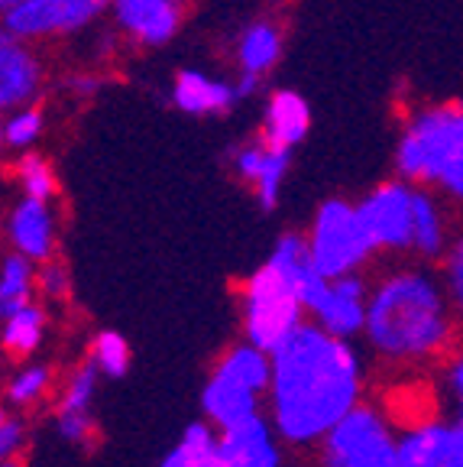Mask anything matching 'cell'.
Instances as JSON below:
<instances>
[{
    "label": "cell",
    "instance_id": "obj_1",
    "mask_svg": "<svg viewBox=\"0 0 463 467\" xmlns=\"http://www.w3.org/2000/svg\"><path fill=\"white\" fill-rule=\"evenodd\" d=\"M360 354L318 321L298 325L273 350L269 409L273 429L292 445L321 441L360 402Z\"/></svg>",
    "mask_w": 463,
    "mask_h": 467
},
{
    "label": "cell",
    "instance_id": "obj_2",
    "mask_svg": "<svg viewBox=\"0 0 463 467\" xmlns=\"http://www.w3.org/2000/svg\"><path fill=\"white\" fill-rule=\"evenodd\" d=\"M363 335L379 358L396 364L437 358L454 337L444 283L421 266L392 270L369 292Z\"/></svg>",
    "mask_w": 463,
    "mask_h": 467
},
{
    "label": "cell",
    "instance_id": "obj_3",
    "mask_svg": "<svg viewBox=\"0 0 463 467\" xmlns=\"http://www.w3.org/2000/svg\"><path fill=\"white\" fill-rule=\"evenodd\" d=\"M396 172L463 202V104H435L408 117L396 143Z\"/></svg>",
    "mask_w": 463,
    "mask_h": 467
},
{
    "label": "cell",
    "instance_id": "obj_4",
    "mask_svg": "<svg viewBox=\"0 0 463 467\" xmlns=\"http://www.w3.org/2000/svg\"><path fill=\"white\" fill-rule=\"evenodd\" d=\"M321 467H398V435L376 406L356 402L321 438Z\"/></svg>",
    "mask_w": 463,
    "mask_h": 467
},
{
    "label": "cell",
    "instance_id": "obj_5",
    "mask_svg": "<svg viewBox=\"0 0 463 467\" xmlns=\"http://www.w3.org/2000/svg\"><path fill=\"white\" fill-rule=\"evenodd\" d=\"M240 302H243L246 341L269 354L302 325V299L269 263H262L260 270L240 285Z\"/></svg>",
    "mask_w": 463,
    "mask_h": 467
},
{
    "label": "cell",
    "instance_id": "obj_6",
    "mask_svg": "<svg viewBox=\"0 0 463 467\" xmlns=\"http://www.w3.org/2000/svg\"><path fill=\"white\" fill-rule=\"evenodd\" d=\"M308 247H312L314 263L327 279L360 273L376 256L360 224L356 204L347 202V198L321 202V208L314 212L312 231H308Z\"/></svg>",
    "mask_w": 463,
    "mask_h": 467
},
{
    "label": "cell",
    "instance_id": "obj_7",
    "mask_svg": "<svg viewBox=\"0 0 463 467\" xmlns=\"http://www.w3.org/2000/svg\"><path fill=\"white\" fill-rule=\"evenodd\" d=\"M110 14V0H20L4 23L23 43L68 39Z\"/></svg>",
    "mask_w": 463,
    "mask_h": 467
},
{
    "label": "cell",
    "instance_id": "obj_8",
    "mask_svg": "<svg viewBox=\"0 0 463 467\" xmlns=\"http://www.w3.org/2000/svg\"><path fill=\"white\" fill-rule=\"evenodd\" d=\"M412 208L415 185L392 179L356 202V214L376 254H406L412 250Z\"/></svg>",
    "mask_w": 463,
    "mask_h": 467
},
{
    "label": "cell",
    "instance_id": "obj_9",
    "mask_svg": "<svg viewBox=\"0 0 463 467\" xmlns=\"http://www.w3.org/2000/svg\"><path fill=\"white\" fill-rule=\"evenodd\" d=\"M231 169L240 182L253 189V198L262 212L273 214L279 208V202H283V185L289 179L292 153L289 150H275L262 137H256L233 146Z\"/></svg>",
    "mask_w": 463,
    "mask_h": 467
},
{
    "label": "cell",
    "instance_id": "obj_10",
    "mask_svg": "<svg viewBox=\"0 0 463 467\" xmlns=\"http://www.w3.org/2000/svg\"><path fill=\"white\" fill-rule=\"evenodd\" d=\"M114 26L139 49H162L181 29V7L172 0H110Z\"/></svg>",
    "mask_w": 463,
    "mask_h": 467
},
{
    "label": "cell",
    "instance_id": "obj_11",
    "mask_svg": "<svg viewBox=\"0 0 463 467\" xmlns=\"http://www.w3.org/2000/svg\"><path fill=\"white\" fill-rule=\"evenodd\" d=\"M283 49L285 36L273 20H250L240 29L237 46H233V62H237V81L233 85H237L240 101L260 91L262 81L279 66Z\"/></svg>",
    "mask_w": 463,
    "mask_h": 467
},
{
    "label": "cell",
    "instance_id": "obj_12",
    "mask_svg": "<svg viewBox=\"0 0 463 467\" xmlns=\"http://www.w3.org/2000/svg\"><path fill=\"white\" fill-rule=\"evenodd\" d=\"M398 467H463V429L441 419L412 425L398 435Z\"/></svg>",
    "mask_w": 463,
    "mask_h": 467
},
{
    "label": "cell",
    "instance_id": "obj_13",
    "mask_svg": "<svg viewBox=\"0 0 463 467\" xmlns=\"http://www.w3.org/2000/svg\"><path fill=\"white\" fill-rule=\"evenodd\" d=\"M366 302H369L366 279L360 273H347V276L327 279V289L314 302L312 315L324 331L350 341L366 325Z\"/></svg>",
    "mask_w": 463,
    "mask_h": 467
},
{
    "label": "cell",
    "instance_id": "obj_14",
    "mask_svg": "<svg viewBox=\"0 0 463 467\" xmlns=\"http://www.w3.org/2000/svg\"><path fill=\"white\" fill-rule=\"evenodd\" d=\"M43 81V58L33 46L23 39H10L0 46V117L36 101Z\"/></svg>",
    "mask_w": 463,
    "mask_h": 467
},
{
    "label": "cell",
    "instance_id": "obj_15",
    "mask_svg": "<svg viewBox=\"0 0 463 467\" xmlns=\"http://www.w3.org/2000/svg\"><path fill=\"white\" fill-rule=\"evenodd\" d=\"M169 101L189 117H224L240 101L237 85L201 68H179L169 88Z\"/></svg>",
    "mask_w": 463,
    "mask_h": 467
},
{
    "label": "cell",
    "instance_id": "obj_16",
    "mask_svg": "<svg viewBox=\"0 0 463 467\" xmlns=\"http://www.w3.org/2000/svg\"><path fill=\"white\" fill-rule=\"evenodd\" d=\"M7 234L14 250L26 256V260H52L56 256V212H52V202L23 195L14 204V212H10Z\"/></svg>",
    "mask_w": 463,
    "mask_h": 467
},
{
    "label": "cell",
    "instance_id": "obj_17",
    "mask_svg": "<svg viewBox=\"0 0 463 467\" xmlns=\"http://www.w3.org/2000/svg\"><path fill=\"white\" fill-rule=\"evenodd\" d=\"M266 263L279 270V276L295 289L302 306L312 312L314 302L321 299V292L327 289V276L318 270V263H314L312 247H308V234H298V231L283 234V237L275 241Z\"/></svg>",
    "mask_w": 463,
    "mask_h": 467
},
{
    "label": "cell",
    "instance_id": "obj_18",
    "mask_svg": "<svg viewBox=\"0 0 463 467\" xmlns=\"http://www.w3.org/2000/svg\"><path fill=\"white\" fill-rule=\"evenodd\" d=\"M312 133V104L292 88H275L262 108L260 137L275 150H295Z\"/></svg>",
    "mask_w": 463,
    "mask_h": 467
},
{
    "label": "cell",
    "instance_id": "obj_19",
    "mask_svg": "<svg viewBox=\"0 0 463 467\" xmlns=\"http://www.w3.org/2000/svg\"><path fill=\"white\" fill-rule=\"evenodd\" d=\"M221 451L231 467H279L273 425L256 412L233 429L221 431Z\"/></svg>",
    "mask_w": 463,
    "mask_h": 467
},
{
    "label": "cell",
    "instance_id": "obj_20",
    "mask_svg": "<svg viewBox=\"0 0 463 467\" xmlns=\"http://www.w3.org/2000/svg\"><path fill=\"white\" fill-rule=\"evenodd\" d=\"M201 409H204V416L224 431L260 412V393H253L250 387H243L237 379L214 370L201 393Z\"/></svg>",
    "mask_w": 463,
    "mask_h": 467
},
{
    "label": "cell",
    "instance_id": "obj_21",
    "mask_svg": "<svg viewBox=\"0 0 463 467\" xmlns=\"http://www.w3.org/2000/svg\"><path fill=\"white\" fill-rule=\"evenodd\" d=\"M448 250V218L435 195L421 185H415V208H412V254L421 260H437Z\"/></svg>",
    "mask_w": 463,
    "mask_h": 467
},
{
    "label": "cell",
    "instance_id": "obj_22",
    "mask_svg": "<svg viewBox=\"0 0 463 467\" xmlns=\"http://www.w3.org/2000/svg\"><path fill=\"white\" fill-rule=\"evenodd\" d=\"M214 370L237 379L243 387H250L253 393H266L269 379H273V354L246 341V344H237V348L224 350V358L218 360Z\"/></svg>",
    "mask_w": 463,
    "mask_h": 467
},
{
    "label": "cell",
    "instance_id": "obj_23",
    "mask_svg": "<svg viewBox=\"0 0 463 467\" xmlns=\"http://www.w3.org/2000/svg\"><path fill=\"white\" fill-rule=\"evenodd\" d=\"M159 467H231L221 451V435H214L208 422H195L185 429L179 445L169 451Z\"/></svg>",
    "mask_w": 463,
    "mask_h": 467
},
{
    "label": "cell",
    "instance_id": "obj_24",
    "mask_svg": "<svg viewBox=\"0 0 463 467\" xmlns=\"http://www.w3.org/2000/svg\"><path fill=\"white\" fill-rule=\"evenodd\" d=\"M43 331H46V312L39 306H33V302H26V306L4 315L0 344H4V350H7L10 358L23 360L39 348Z\"/></svg>",
    "mask_w": 463,
    "mask_h": 467
},
{
    "label": "cell",
    "instance_id": "obj_25",
    "mask_svg": "<svg viewBox=\"0 0 463 467\" xmlns=\"http://www.w3.org/2000/svg\"><path fill=\"white\" fill-rule=\"evenodd\" d=\"M33 292H36L33 260H26V256L14 250L7 260L0 263V306H4V315L33 302Z\"/></svg>",
    "mask_w": 463,
    "mask_h": 467
},
{
    "label": "cell",
    "instance_id": "obj_26",
    "mask_svg": "<svg viewBox=\"0 0 463 467\" xmlns=\"http://www.w3.org/2000/svg\"><path fill=\"white\" fill-rule=\"evenodd\" d=\"M43 130H46V114L36 101L4 114V140H7V150L26 153V150H33V146L39 143Z\"/></svg>",
    "mask_w": 463,
    "mask_h": 467
},
{
    "label": "cell",
    "instance_id": "obj_27",
    "mask_svg": "<svg viewBox=\"0 0 463 467\" xmlns=\"http://www.w3.org/2000/svg\"><path fill=\"white\" fill-rule=\"evenodd\" d=\"M14 175H16V182H20L23 195L46 198V202H52V198L58 195L56 169H52V162L46 160V156L29 153L26 150V153L14 162Z\"/></svg>",
    "mask_w": 463,
    "mask_h": 467
},
{
    "label": "cell",
    "instance_id": "obj_28",
    "mask_svg": "<svg viewBox=\"0 0 463 467\" xmlns=\"http://www.w3.org/2000/svg\"><path fill=\"white\" fill-rule=\"evenodd\" d=\"M98 377H101V370H98L95 360L81 364L78 370L72 373V379H68L62 400H58L56 416H85L87 409H91V400H95Z\"/></svg>",
    "mask_w": 463,
    "mask_h": 467
},
{
    "label": "cell",
    "instance_id": "obj_29",
    "mask_svg": "<svg viewBox=\"0 0 463 467\" xmlns=\"http://www.w3.org/2000/svg\"><path fill=\"white\" fill-rule=\"evenodd\" d=\"M91 360H95L104 377L120 379L130 370V344L117 331H101L95 337V344H91Z\"/></svg>",
    "mask_w": 463,
    "mask_h": 467
},
{
    "label": "cell",
    "instance_id": "obj_30",
    "mask_svg": "<svg viewBox=\"0 0 463 467\" xmlns=\"http://www.w3.org/2000/svg\"><path fill=\"white\" fill-rule=\"evenodd\" d=\"M49 367H23L20 373H16L14 379H10L7 387V400L16 402V406H29V402H36L46 396V389H49Z\"/></svg>",
    "mask_w": 463,
    "mask_h": 467
},
{
    "label": "cell",
    "instance_id": "obj_31",
    "mask_svg": "<svg viewBox=\"0 0 463 467\" xmlns=\"http://www.w3.org/2000/svg\"><path fill=\"white\" fill-rule=\"evenodd\" d=\"M444 289L450 306L463 315V234H457L444 250Z\"/></svg>",
    "mask_w": 463,
    "mask_h": 467
},
{
    "label": "cell",
    "instance_id": "obj_32",
    "mask_svg": "<svg viewBox=\"0 0 463 467\" xmlns=\"http://www.w3.org/2000/svg\"><path fill=\"white\" fill-rule=\"evenodd\" d=\"M36 289L43 292L46 299H56V302L72 296V276H68V270L56 260V256H52V260H46V263H39Z\"/></svg>",
    "mask_w": 463,
    "mask_h": 467
},
{
    "label": "cell",
    "instance_id": "obj_33",
    "mask_svg": "<svg viewBox=\"0 0 463 467\" xmlns=\"http://www.w3.org/2000/svg\"><path fill=\"white\" fill-rule=\"evenodd\" d=\"M23 438H26V429H23L20 419L4 416V422H0V461L14 458V454L23 448Z\"/></svg>",
    "mask_w": 463,
    "mask_h": 467
},
{
    "label": "cell",
    "instance_id": "obj_34",
    "mask_svg": "<svg viewBox=\"0 0 463 467\" xmlns=\"http://www.w3.org/2000/svg\"><path fill=\"white\" fill-rule=\"evenodd\" d=\"M101 88H104V78L95 72H75L66 78V91L75 98H95V95H101Z\"/></svg>",
    "mask_w": 463,
    "mask_h": 467
},
{
    "label": "cell",
    "instance_id": "obj_35",
    "mask_svg": "<svg viewBox=\"0 0 463 467\" xmlns=\"http://www.w3.org/2000/svg\"><path fill=\"white\" fill-rule=\"evenodd\" d=\"M450 389H454L457 400V425L463 429V358H457L454 367H450Z\"/></svg>",
    "mask_w": 463,
    "mask_h": 467
},
{
    "label": "cell",
    "instance_id": "obj_36",
    "mask_svg": "<svg viewBox=\"0 0 463 467\" xmlns=\"http://www.w3.org/2000/svg\"><path fill=\"white\" fill-rule=\"evenodd\" d=\"M16 4H20V0H0V20H4V16H7L10 10L16 7Z\"/></svg>",
    "mask_w": 463,
    "mask_h": 467
},
{
    "label": "cell",
    "instance_id": "obj_37",
    "mask_svg": "<svg viewBox=\"0 0 463 467\" xmlns=\"http://www.w3.org/2000/svg\"><path fill=\"white\" fill-rule=\"evenodd\" d=\"M10 39H14V33H10V29H7V23L0 20V46L10 43Z\"/></svg>",
    "mask_w": 463,
    "mask_h": 467
},
{
    "label": "cell",
    "instance_id": "obj_38",
    "mask_svg": "<svg viewBox=\"0 0 463 467\" xmlns=\"http://www.w3.org/2000/svg\"><path fill=\"white\" fill-rule=\"evenodd\" d=\"M0 467H23V461L20 458H4L0 461Z\"/></svg>",
    "mask_w": 463,
    "mask_h": 467
},
{
    "label": "cell",
    "instance_id": "obj_39",
    "mask_svg": "<svg viewBox=\"0 0 463 467\" xmlns=\"http://www.w3.org/2000/svg\"><path fill=\"white\" fill-rule=\"evenodd\" d=\"M7 150V140H4V120H0V153Z\"/></svg>",
    "mask_w": 463,
    "mask_h": 467
},
{
    "label": "cell",
    "instance_id": "obj_40",
    "mask_svg": "<svg viewBox=\"0 0 463 467\" xmlns=\"http://www.w3.org/2000/svg\"><path fill=\"white\" fill-rule=\"evenodd\" d=\"M172 4H175V7H181V10H185V7H191V4H195V0H172Z\"/></svg>",
    "mask_w": 463,
    "mask_h": 467
},
{
    "label": "cell",
    "instance_id": "obj_41",
    "mask_svg": "<svg viewBox=\"0 0 463 467\" xmlns=\"http://www.w3.org/2000/svg\"><path fill=\"white\" fill-rule=\"evenodd\" d=\"M0 318H4V306H0Z\"/></svg>",
    "mask_w": 463,
    "mask_h": 467
},
{
    "label": "cell",
    "instance_id": "obj_42",
    "mask_svg": "<svg viewBox=\"0 0 463 467\" xmlns=\"http://www.w3.org/2000/svg\"><path fill=\"white\" fill-rule=\"evenodd\" d=\"M0 422H4V412H0Z\"/></svg>",
    "mask_w": 463,
    "mask_h": 467
}]
</instances>
